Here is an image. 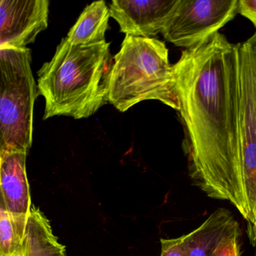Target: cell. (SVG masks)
Listing matches in <instances>:
<instances>
[{"label": "cell", "mask_w": 256, "mask_h": 256, "mask_svg": "<svg viewBox=\"0 0 256 256\" xmlns=\"http://www.w3.org/2000/svg\"><path fill=\"white\" fill-rule=\"evenodd\" d=\"M238 143L247 233H256V32L235 44Z\"/></svg>", "instance_id": "5"}, {"label": "cell", "mask_w": 256, "mask_h": 256, "mask_svg": "<svg viewBox=\"0 0 256 256\" xmlns=\"http://www.w3.org/2000/svg\"><path fill=\"white\" fill-rule=\"evenodd\" d=\"M48 0H1L0 49L25 48L48 26Z\"/></svg>", "instance_id": "7"}, {"label": "cell", "mask_w": 256, "mask_h": 256, "mask_svg": "<svg viewBox=\"0 0 256 256\" xmlns=\"http://www.w3.org/2000/svg\"><path fill=\"white\" fill-rule=\"evenodd\" d=\"M250 241H251V244H252L253 246L256 248V234H254L252 236H250Z\"/></svg>", "instance_id": "17"}, {"label": "cell", "mask_w": 256, "mask_h": 256, "mask_svg": "<svg viewBox=\"0 0 256 256\" xmlns=\"http://www.w3.org/2000/svg\"><path fill=\"white\" fill-rule=\"evenodd\" d=\"M110 43L74 46L62 38L52 60L38 72V89L46 100L43 120L84 119L108 102L112 68Z\"/></svg>", "instance_id": "2"}, {"label": "cell", "mask_w": 256, "mask_h": 256, "mask_svg": "<svg viewBox=\"0 0 256 256\" xmlns=\"http://www.w3.org/2000/svg\"><path fill=\"white\" fill-rule=\"evenodd\" d=\"M0 154L26 152L32 144L34 108L38 92L31 52L0 49Z\"/></svg>", "instance_id": "4"}, {"label": "cell", "mask_w": 256, "mask_h": 256, "mask_svg": "<svg viewBox=\"0 0 256 256\" xmlns=\"http://www.w3.org/2000/svg\"><path fill=\"white\" fill-rule=\"evenodd\" d=\"M114 60L108 102L119 112L146 100H157L178 110L173 65L162 42L126 36Z\"/></svg>", "instance_id": "3"}, {"label": "cell", "mask_w": 256, "mask_h": 256, "mask_svg": "<svg viewBox=\"0 0 256 256\" xmlns=\"http://www.w3.org/2000/svg\"><path fill=\"white\" fill-rule=\"evenodd\" d=\"M23 239L14 218L0 203V256H23Z\"/></svg>", "instance_id": "13"}, {"label": "cell", "mask_w": 256, "mask_h": 256, "mask_svg": "<svg viewBox=\"0 0 256 256\" xmlns=\"http://www.w3.org/2000/svg\"><path fill=\"white\" fill-rule=\"evenodd\" d=\"M110 10L104 1H96L84 8L66 38L74 46H91L106 42Z\"/></svg>", "instance_id": "12"}, {"label": "cell", "mask_w": 256, "mask_h": 256, "mask_svg": "<svg viewBox=\"0 0 256 256\" xmlns=\"http://www.w3.org/2000/svg\"><path fill=\"white\" fill-rule=\"evenodd\" d=\"M160 256H188L184 235L172 239H161Z\"/></svg>", "instance_id": "14"}, {"label": "cell", "mask_w": 256, "mask_h": 256, "mask_svg": "<svg viewBox=\"0 0 256 256\" xmlns=\"http://www.w3.org/2000/svg\"><path fill=\"white\" fill-rule=\"evenodd\" d=\"M239 0H178L162 34L176 47L190 48L215 35L238 13Z\"/></svg>", "instance_id": "6"}, {"label": "cell", "mask_w": 256, "mask_h": 256, "mask_svg": "<svg viewBox=\"0 0 256 256\" xmlns=\"http://www.w3.org/2000/svg\"><path fill=\"white\" fill-rule=\"evenodd\" d=\"M240 232L232 212L218 208L199 227L184 235L188 256H215L228 238Z\"/></svg>", "instance_id": "10"}, {"label": "cell", "mask_w": 256, "mask_h": 256, "mask_svg": "<svg viewBox=\"0 0 256 256\" xmlns=\"http://www.w3.org/2000/svg\"><path fill=\"white\" fill-rule=\"evenodd\" d=\"M23 256H66V246L58 242L50 222L32 206L23 239Z\"/></svg>", "instance_id": "11"}, {"label": "cell", "mask_w": 256, "mask_h": 256, "mask_svg": "<svg viewBox=\"0 0 256 256\" xmlns=\"http://www.w3.org/2000/svg\"><path fill=\"white\" fill-rule=\"evenodd\" d=\"M173 68L190 178L208 197L230 202L242 216L235 44L217 32L184 50Z\"/></svg>", "instance_id": "1"}, {"label": "cell", "mask_w": 256, "mask_h": 256, "mask_svg": "<svg viewBox=\"0 0 256 256\" xmlns=\"http://www.w3.org/2000/svg\"><path fill=\"white\" fill-rule=\"evenodd\" d=\"M178 0H114L109 6L126 36L152 38L162 32Z\"/></svg>", "instance_id": "8"}, {"label": "cell", "mask_w": 256, "mask_h": 256, "mask_svg": "<svg viewBox=\"0 0 256 256\" xmlns=\"http://www.w3.org/2000/svg\"><path fill=\"white\" fill-rule=\"evenodd\" d=\"M240 236L241 232L228 238L215 256H240Z\"/></svg>", "instance_id": "15"}, {"label": "cell", "mask_w": 256, "mask_h": 256, "mask_svg": "<svg viewBox=\"0 0 256 256\" xmlns=\"http://www.w3.org/2000/svg\"><path fill=\"white\" fill-rule=\"evenodd\" d=\"M238 13L250 20L256 28V0H239Z\"/></svg>", "instance_id": "16"}, {"label": "cell", "mask_w": 256, "mask_h": 256, "mask_svg": "<svg viewBox=\"0 0 256 256\" xmlns=\"http://www.w3.org/2000/svg\"><path fill=\"white\" fill-rule=\"evenodd\" d=\"M26 152L20 151L0 154V203L11 214L23 236L32 209L26 176Z\"/></svg>", "instance_id": "9"}]
</instances>
